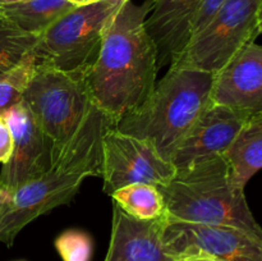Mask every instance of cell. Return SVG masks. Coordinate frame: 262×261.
<instances>
[{"mask_svg":"<svg viewBox=\"0 0 262 261\" xmlns=\"http://www.w3.org/2000/svg\"><path fill=\"white\" fill-rule=\"evenodd\" d=\"M150 12L148 0H127L107 26L87 71L92 104L115 123L140 109L158 83V48L146 28Z\"/></svg>","mask_w":262,"mask_h":261,"instance_id":"1","label":"cell"},{"mask_svg":"<svg viewBox=\"0 0 262 261\" xmlns=\"http://www.w3.org/2000/svg\"><path fill=\"white\" fill-rule=\"evenodd\" d=\"M115 122L92 104L81 127L48 171L18 187L0 191V242L8 247L31 222L68 204L89 177H101L102 137Z\"/></svg>","mask_w":262,"mask_h":261,"instance_id":"2","label":"cell"},{"mask_svg":"<svg viewBox=\"0 0 262 261\" xmlns=\"http://www.w3.org/2000/svg\"><path fill=\"white\" fill-rule=\"evenodd\" d=\"M158 188L166 219L235 228L262 241V227L248 206L245 189L233 181L224 155L177 170L168 184Z\"/></svg>","mask_w":262,"mask_h":261,"instance_id":"3","label":"cell"},{"mask_svg":"<svg viewBox=\"0 0 262 261\" xmlns=\"http://www.w3.org/2000/svg\"><path fill=\"white\" fill-rule=\"evenodd\" d=\"M214 73L170 66L150 99L115 123V129L150 142L165 160L211 104Z\"/></svg>","mask_w":262,"mask_h":261,"instance_id":"4","label":"cell"},{"mask_svg":"<svg viewBox=\"0 0 262 261\" xmlns=\"http://www.w3.org/2000/svg\"><path fill=\"white\" fill-rule=\"evenodd\" d=\"M22 101L61 154L92 106L87 72H64L37 64Z\"/></svg>","mask_w":262,"mask_h":261,"instance_id":"5","label":"cell"},{"mask_svg":"<svg viewBox=\"0 0 262 261\" xmlns=\"http://www.w3.org/2000/svg\"><path fill=\"white\" fill-rule=\"evenodd\" d=\"M127 0H99L74 7L56 19L33 49L37 64L64 72H87L107 26Z\"/></svg>","mask_w":262,"mask_h":261,"instance_id":"6","label":"cell"},{"mask_svg":"<svg viewBox=\"0 0 262 261\" xmlns=\"http://www.w3.org/2000/svg\"><path fill=\"white\" fill-rule=\"evenodd\" d=\"M261 0H225L204 30L194 36L170 66L216 73L258 32Z\"/></svg>","mask_w":262,"mask_h":261,"instance_id":"7","label":"cell"},{"mask_svg":"<svg viewBox=\"0 0 262 261\" xmlns=\"http://www.w3.org/2000/svg\"><path fill=\"white\" fill-rule=\"evenodd\" d=\"M177 169L165 160L150 142L110 127L102 137L101 178L104 192L133 183L165 186L174 178Z\"/></svg>","mask_w":262,"mask_h":261,"instance_id":"8","label":"cell"},{"mask_svg":"<svg viewBox=\"0 0 262 261\" xmlns=\"http://www.w3.org/2000/svg\"><path fill=\"white\" fill-rule=\"evenodd\" d=\"M163 240L181 260L204 255L224 261H262V241L235 228L176 222L165 216Z\"/></svg>","mask_w":262,"mask_h":261,"instance_id":"9","label":"cell"},{"mask_svg":"<svg viewBox=\"0 0 262 261\" xmlns=\"http://www.w3.org/2000/svg\"><path fill=\"white\" fill-rule=\"evenodd\" d=\"M3 115L13 136V151L0 171V191L13 192L48 171L60 154L23 101Z\"/></svg>","mask_w":262,"mask_h":261,"instance_id":"10","label":"cell"},{"mask_svg":"<svg viewBox=\"0 0 262 261\" xmlns=\"http://www.w3.org/2000/svg\"><path fill=\"white\" fill-rule=\"evenodd\" d=\"M247 118L230 107L211 102L176 148L170 163L177 170H183L225 155Z\"/></svg>","mask_w":262,"mask_h":261,"instance_id":"11","label":"cell"},{"mask_svg":"<svg viewBox=\"0 0 262 261\" xmlns=\"http://www.w3.org/2000/svg\"><path fill=\"white\" fill-rule=\"evenodd\" d=\"M211 102L247 117L262 113V45H246L214 74Z\"/></svg>","mask_w":262,"mask_h":261,"instance_id":"12","label":"cell"},{"mask_svg":"<svg viewBox=\"0 0 262 261\" xmlns=\"http://www.w3.org/2000/svg\"><path fill=\"white\" fill-rule=\"evenodd\" d=\"M165 215L140 220L113 202L112 235L104 261H182L163 240Z\"/></svg>","mask_w":262,"mask_h":261,"instance_id":"13","label":"cell"},{"mask_svg":"<svg viewBox=\"0 0 262 261\" xmlns=\"http://www.w3.org/2000/svg\"><path fill=\"white\" fill-rule=\"evenodd\" d=\"M146 28L156 44L159 67L173 64L191 38L193 20L205 0H148Z\"/></svg>","mask_w":262,"mask_h":261,"instance_id":"14","label":"cell"},{"mask_svg":"<svg viewBox=\"0 0 262 261\" xmlns=\"http://www.w3.org/2000/svg\"><path fill=\"white\" fill-rule=\"evenodd\" d=\"M224 156L234 183L245 189L262 169V113L247 118Z\"/></svg>","mask_w":262,"mask_h":261,"instance_id":"15","label":"cell"},{"mask_svg":"<svg viewBox=\"0 0 262 261\" xmlns=\"http://www.w3.org/2000/svg\"><path fill=\"white\" fill-rule=\"evenodd\" d=\"M73 8L74 5L67 0H27L0 7V17L26 32L42 35L56 19Z\"/></svg>","mask_w":262,"mask_h":261,"instance_id":"16","label":"cell"},{"mask_svg":"<svg viewBox=\"0 0 262 261\" xmlns=\"http://www.w3.org/2000/svg\"><path fill=\"white\" fill-rule=\"evenodd\" d=\"M110 197L123 211L136 219L154 220L165 215L163 196L154 184H128L113 192Z\"/></svg>","mask_w":262,"mask_h":261,"instance_id":"17","label":"cell"},{"mask_svg":"<svg viewBox=\"0 0 262 261\" xmlns=\"http://www.w3.org/2000/svg\"><path fill=\"white\" fill-rule=\"evenodd\" d=\"M37 60L33 50L26 54L13 68L0 74V114L19 104L32 79Z\"/></svg>","mask_w":262,"mask_h":261,"instance_id":"18","label":"cell"},{"mask_svg":"<svg viewBox=\"0 0 262 261\" xmlns=\"http://www.w3.org/2000/svg\"><path fill=\"white\" fill-rule=\"evenodd\" d=\"M41 35L26 32L0 17V74L13 68L38 44Z\"/></svg>","mask_w":262,"mask_h":261,"instance_id":"19","label":"cell"},{"mask_svg":"<svg viewBox=\"0 0 262 261\" xmlns=\"http://www.w3.org/2000/svg\"><path fill=\"white\" fill-rule=\"evenodd\" d=\"M55 248L63 261H91L94 241L91 235L79 229H69L59 234Z\"/></svg>","mask_w":262,"mask_h":261,"instance_id":"20","label":"cell"},{"mask_svg":"<svg viewBox=\"0 0 262 261\" xmlns=\"http://www.w3.org/2000/svg\"><path fill=\"white\" fill-rule=\"evenodd\" d=\"M224 3L225 0H205V2L202 3L201 8H200L199 13H197L196 18H194L193 20V25H192L191 38H189V41L204 30L205 26L211 20V18L214 17L215 13L219 10V8L222 7Z\"/></svg>","mask_w":262,"mask_h":261,"instance_id":"21","label":"cell"},{"mask_svg":"<svg viewBox=\"0 0 262 261\" xmlns=\"http://www.w3.org/2000/svg\"><path fill=\"white\" fill-rule=\"evenodd\" d=\"M13 151V136L4 115L0 114V164L9 160Z\"/></svg>","mask_w":262,"mask_h":261,"instance_id":"22","label":"cell"},{"mask_svg":"<svg viewBox=\"0 0 262 261\" xmlns=\"http://www.w3.org/2000/svg\"><path fill=\"white\" fill-rule=\"evenodd\" d=\"M182 261H224V260L211 257V256L199 255V256H191V257H186V258H183Z\"/></svg>","mask_w":262,"mask_h":261,"instance_id":"23","label":"cell"},{"mask_svg":"<svg viewBox=\"0 0 262 261\" xmlns=\"http://www.w3.org/2000/svg\"><path fill=\"white\" fill-rule=\"evenodd\" d=\"M71 4H73L74 7H81V5H87V4H92V3H96L99 0H67Z\"/></svg>","mask_w":262,"mask_h":261,"instance_id":"24","label":"cell"},{"mask_svg":"<svg viewBox=\"0 0 262 261\" xmlns=\"http://www.w3.org/2000/svg\"><path fill=\"white\" fill-rule=\"evenodd\" d=\"M257 23H258V32H260V35H261V33H262V0L260 3V7H258Z\"/></svg>","mask_w":262,"mask_h":261,"instance_id":"25","label":"cell"},{"mask_svg":"<svg viewBox=\"0 0 262 261\" xmlns=\"http://www.w3.org/2000/svg\"><path fill=\"white\" fill-rule=\"evenodd\" d=\"M23 2H27V0H0V7L18 4V3H23Z\"/></svg>","mask_w":262,"mask_h":261,"instance_id":"26","label":"cell"}]
</instances>
